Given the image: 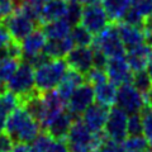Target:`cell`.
<instances>
[{"label": "cell", "mask_w": 152, "mask_h": 152, "mask_svg": "<svg viewBox=\"0 0 152 152\" xmlns=\"http://www.w3.org/2000/svg\"><path fill=\"white\" fill-rule=\"evenodd\" d=\"M41 124L28 113L22 105H19L8 117L5 132L12 137L14 143H32L37 134L41 132Z\"/></svg>", "instance_id": "obj_1"}, {"label": "cell", "mask_w": 152, "mask_h": 152, "mask_svg": "<svg viewBox=\"0 0 152 152\" xmlns=\"http://www.w3.org/2000/svg\"><path fill=\"white\" fill-rule=\"evenodd\" d=\"M104 137V132L94 133L85 126L81 118H75L66 136V143L70 152H94Z\"/></svg>", "instance_id": "obj_2"}, {"label": "cell", "mask_w": 152, "mask_h": 152, "mask_svg": "<svg viewBox=\"0 0 152 152\" xmlns=\"http://www.w3.org/2000/svg\"><path fill=\"white\" fill-rule=\"evenodd\" d=\"M69 66L64 58H50L34 69V84L38 93L53 90L60 84Z\"/></svg>", "instance_id": "obj_3"}, {"label": "cell", "mask_w": 152, "mask_h": 152, "mask_svg": "<svg viewBox=\"0 0 152 152\" xmlns=\"http://www.w3.org/2000/svg\"><path fill=\"white\" fill-rule=\"evenodd\" d=\"M7 90L15 94L20 99V103L23 99L37 93L34 84V67L24 61H20L17 70L7 81Z\"/></svg>", "instance_id": "obj_4"}, {"label": "cell", "mask_w": 152, "mask_h": 152, "mask_svg": "<svg viewBox=\"0 0 152 152\" xmlns=\"http://www.w3.org/2000/svg\"><path fill=\"white\" fill-rule=\"evenodd\" d=\"M93 47L100 50L108 58L118 56H126V47L121 39L117 23H109L104 29L94 38Z\"/></svg>", "instance_id": "obj_5"}, {"label": "cell", "mask_w": 152, "mask_h": 152, "mask_svg": "<svg viewBox=\"0 0 152 152\" xmlns=\"http://www.w3.org/2000/svg\"><path fill=\"white\" fill-rule=\"evenodd\" d=\"M115 105L124 110L128 115L140 113L142 108L146 105L145 94L138 91L132 83L119 85L117 89Z\"/></svg>", "instance_id": "obj_6"}, {"label": "cell", "mask_w": 152, "mask_h": 152, "mask_svg": "<svg viewBox=\"0 0 152 152\" xmlns=\"http://www.w3.org/2000/svg\"><path fill=\"white\" fill-rule=\"evenodd\" d=\"M3 24L8 29L12 39L17 42H22L38 26L34 20L27 17L20 9H15L13 13L4 17Z\"/></svg>", "instance_id": "obj_7"}, {"label": "cell", "mask_w": 152, "mask_h": 152, "mask_svg": "<svg viewBox=\"0 0 152 152\" xmlns=\"http://www.w3.org/2000/svg\"><path fill=\"white\" fill-rule=\"evenodd\" d=\"M84 5L85 7H83V15L80 24H83L89 32L96 36L110 23V19L100 3L84 4Z\"/></svg>", "instance_id": "obj_8"}, {"label": "cell", "mask_w": 152, "mask_h": 152, "mask_svg": "<svg viewBox=\"0 0 152 152\" xmlns=\"http://www.w3.org/2000/svg\"><path fill=\"white\" fill-rule=\"evenodd\" d=\"M94 102V86L85 81L74 90V93L66 102V108H67V112H70L75 118H79L85 112V109L91 105Z\"/></svg>", "instance_id": "obj_9"}, {"label": "cell", "mask_w": 152, "mask_h": 152, "mask_svg": "<svg viewBox=\"0 0 152 152\" xmlns=\"http://www.w3.org/2000/svg\"><path fill=\"white\" fill-rule=\"evenodd\" d=\"M127 121H128V114L124 110H122L121 108H118L117 105H113L109 108L108 118L103 132L109 138L118 142H123L128 136Z\"/></svg>", "instance_id": "obj_10"}, {"label": "cell", "mask_w": 152, "mask_h": 152, "mask_svg": "<svg viewBox=\"0 0 152 152\" xmlns=\"http://www.w3.org/2000/svg\"><path fill=\"white\" fill-rule=\"evenodd\" d=\"M105 72L108 76V80L115 84L117 86L123 84L132 83L133 71L128 65L126 56H118L108 58V62L105 66Z\"/></svg>", "instance_id": "obj_11"}, {"label": "cell", "mask_w": 152, "mask_h": 152, "mask_svg": "<svg viewBox=\"0 0 152 152\" xmlns=\"http://www.w3.org/2000/svg\"><path fill=\"white\" fill-rule=\"evenodd\" d=\"M66 62L70 69L85 75L94 66V48L91 46H75L66 56Z\"/></svg>", "instance_id": "obj_12"}, {"label": "cell", "mask_w": 152, "mask_h": 152, "mask_svg": "<svg viewBox=\"0 0 152 152\" xmlns=\"http://www.w3.org/2000/svg\"><path fill=\"white\" fill-rule=\"evenodd\" d=\"M109 108H105L98 103H93L90 107L85 109V112L81 114V121L85 123V126L91 132L99 133L104 131L105 122L108 118Z\"/></svg>", "instance_id": "obj_13"}, {"label": "cell", "mask_w": 152, "mask_h": 152, "mask_svg": "<svg viewBox=\"0 0 152 152\" xmlns=\"http://www.w3.org/2000/svg\"><path fill=\"white\" fill-rule=\"evenodd\" d=\"M42 99H43L45 104V117L41 122V127L46 129V127L50 124V122L53 119L56 115L62 113L66 108V102L60 96L57 91L53 90H48V91L41 93Z\"/></svg>", "instance_id": "obj_14"}, {"label": "cell", "mask_w": 152, "mask_h": 152, "mask_svg": "<svg viewBox=\"0 0 152 152\" xmlns=\"http://www.w3.org/2000/svg\"><path fill=\"white\" fill-rule=\"evenodd\" d=\"M151 55H152V47L145 42L142 45H138V46L133 47V48L127 50L126 60L128 65H129L131 70L133 72H136V71L147 69Z\"/></svg>", "instance_id": "obj_15"}, {"label": "cell", "mask_w": 152, "mask_h": 152, "mask_svg": "<svg viewBox=\"0 0 152 152\" xmlns=\"http://www.w3.org/2000/svg\"><path fill=\"white\" fill-rule=\"evenodd\" d=\"M117 28L126 50L133 48L146 42V33L142 27L127 24L124 22H117Z\"/></svg>", "instance_id": "obj_16"}, {"label": "cell", "mask_w": 152, "mask_h": 152, "mask_svg": "<svg viewBox=\"0 0 152 152\" xmlns=\"http://www.w3.org/2000/svg\"><path fill=\"white\" fill-rule=\"evenodd\" d=\"M46 42H47V37L45 34V32L42 31L41 28H36L34 31L31 32L29 34L20 42L22 58H27V57H31V56H34V55L43 52Z\"/></svg>", "instance_id": "obj_17"}, {"label": "cell", "mask_w": 152, "mask_h": 152, "mask_svg": "<svg viewBox=\"0 0 152 152\" xmlns=\"http://www.w3.org/2000/svg\"><path fill=\"white\" fill-rule=\"evenodd\" d=\"M83 83H85V75L79 72L74 69H67V71L62 76L60 84L57 85L56 91L64 99L65 102H67V99L71 96V94L74 93V90L80 86Z\"/></svg>", "instance_id": "obj_18"}, {"label": "cell", "mask_w": 152, "mask_h": 152, "mask_svg": "<svg viewBox=\"0 0 152 152\" xmlns=\"http://www.w3.org/2000/svg\"><path fill=\"white\" fill-rule=\"evenodd\" d=\"M74 121L75 117L70 112L64 110L50 122V124L46 127L45 131L48 132L55 140H65Z\"/></svg>", "instance_id": "obj_19"}, {"label": "cell", "mask_w": 152, "mask_h": 152, "mask_svg": "<svg viewBox=\"0 0 152 152\" xmlns=\"http://www.w3.org/2000/svg\"><path fill=\"white\" fill-rule=\"evenodd\" d=\"M74 47L75 45L70 36L61 39H48L45 45L43 53L48 58H64Z\"/></svg>", "instance_id": "obj_20"}, {"label": "cell", "mask_w": 152, "mask_h": 152, "mask_svg": "<svg viewBox=\"0 0 152 152\" xmlns=\"http://www.w3.org/2000/svg\"><path fill=\"white\" fill-rule=\"evenodd\" d=\"M66 9H67V1L66 0H48L41 10L39 23L45 24L47 22L65 18Z\"/></svg>", "instance_id": "obj_21"}, {"label": "cell", "mask_w": 152, "mask_h": 152, "mask_svg": "<svg viewBox=\"0 0 152 152\" xmlns=\"http://www.w3.org/2000/svg\"><path fill=\"white\" fill-rule=\"evenodd\" d=\"M117 89L118 86L112 81H104L102 84L94 86L95 94V103L100 104L105 108H110L115 105V98H117Z\"/></svg>", "instance_id": "obj_22"}, {"label": "cell", "mask_w": 152, "mask_h": 152, "mask_svg": "<svg viewBox=\"0 0 152 152\" xmlns=\"http://www.w3.org/2000/svg\"><path fill=\"white\" fill-rule=\"evenodd\" d=\"M19 105H20V99L12 91L7 90L0 94V133L5 131L8 117Z\"/></svg>", "instance_id": "obj_23"}, {"label": "cell", "mask_w": 152, "mask_h": 152, "mask_svg": "<svg viewBox=\"0 0 152 152\" xmlns=\"http://www.w3.org/2000/svg\"><path fill=\"white\" fill-rule=\"evenodd\" d=\"M71 28L72 26L65 18H61L45 23L42 31L45 32L47 39H61V38H66L70 36Z\"/></svg>", "instance_id": "obj_24"}, {"label": "cell", "mask_w": 152, "mask_h": 152, "mask_svg": "<svg viewBox=\"0 0 152 152\" xmlns=\"http://www.w3.org/2000/svg\"><path fill=\"white\" fill-rule=\"evenodd\" d=\"M131 5L132 0H103V7L113 23L119 22Z\"/></svg>", "instance_id": "obj_25"}, {"label": "cell", "mask_w": 152, "mask_h": 152, "mask_svg": "<svg viewBox=\"0 0 152 152\" xmlns=\"http://www.w3.org/2000/svg\"><path fill=\"white\" fill-rule=\"evenodd\" d=\"M19 62H20L19 60L12 58V57H1L0 58V94L7 91V81L17 70Z\"/></svg>", "instance_id": "obj_26"}, {"label": "cell", "mask_w": 152, "mask_h": 152, "mask_svg": "<svg viewBox=\"0 0 152 152\" xmlns=\"http://www.w3.org/2000/svg\"><path fill=\"white\" fill-rule=\"evenodd\" d=\"M122 146L124 152H150L152 150V147L143 134L127 136L124 141L122 142Z\"/></svg>", "instance_id": "obj_27"}, {"label": "cell", "mask_w": 152, "mask_h": 152, "mask_svg": "<svg viewBox=\"0 0 152 152\" xmlns=\"http://www.w3.org/2000/svg\"><path fill=\"white\" fill-rule=\"evenodd\" d=\"M70 37L75 46H91L94 42V34L80 23L76 26H72Z\"/></svg>", "instance_id": "obj_28"}, {"label": "cell", "mask_w": 152, "mask_h": 152, "mask_svg": "<svg viewBox=\"0 0 152 152\" xmlns=\"http://www.w3.org/2000/svg\"><path fill=\"white\" fill-rule=\"evenodd\" d=\"M47 1L48 0H23L18 9H20L27 17H29L32 20L39 24V14Z\"/></svg>", "instance_id": "obj_29"}, {"label": "cell", "mask_w": 152, "mask_h": 152, "mask_svg": "<svg viewBox=\"0 0 152 152\" xmlns=\"http://www.w3.org/2000/svg\"><path fill=\"white\" fill-rule=\"evenodd\" d=\"M132 85L142 94H146L147 91H150L152 88V80L150 77L148 72H147V70H141V71L133 72Z\"/></svg>", "instance_id": "obj_30"}, {"label": "cell", "mask_w": 152, "mask_h": 152, "mask_svg": "<svg viewBox=\"0 0 152 152\" xmlns=\"http://www.w3.org/2000/svg\"><path fill=\"white\" fill-rule=\"evenodd\" d=\"M83 15V3L81 1H69L66 9L65 19L71 26L79 24Z\"/></svg>", "instance_id": "obj_31"}, {"label": "cell", "mask_w": 152, "mask_h": 152, "mask_svg": "<svg viewBox=\"0 0 152 152\" xmlns=\"http://www.w3.org/2000/svg\"><path fill=\"white\" fill-rule=\"evenodd\" d=\"M142 117V126H143V133L145 138L148 141L150 146L152 147V108L150 105H146L142 108V110L140 112Z\"/></svg>", "instance_id": "obj_32"}, {"label": "cell", "mask_w": 152, "mask_h": 152, "mask_svg": "<svg viewBox=\"0 0 152 152\" xmlns=\"http://www.w3.org/2000/svg\"><path fill=\"white\" fill-rule=\"evenodd\" d=\"M143 133V126H142V117L140 113L128 115L127 121V134L128 136H141Z\"/></svg>", "instance_id": "obj_33"}, {"label": "cell", "mask_w": 152, "mask_h": 152, "mask_svg": "<svg viewBox=\"0 0 152 152\" xmlns=\"http://www.w3.org/2000/svg\"><path fill=\"white\" fill-rule=\"evenodd\" d=\"M119 22H124L127 24H132V26H137V27H142L143 28V22H145V17L142 14L134 9L132 5L128 8V10L124 13V15L121 19Z\"/></svg>", "instance_id": "obj_34"}, {"label": "cell", "mask_w": 152, "mask_h": 152, "mask_svg": "<svg viewBox=\"0 0 152 152\" xmlns=\"http://www.w3.org/2000/svg\"><path fill=\"white\" fill-rule=\"evenodd\" d=\"M108 80L107 72L104 69H98V67H91L86 74H85V81H88L89 84H91L93 86L102 84Z\"/></svg>", "instance_id": "obj_35"}, {"label": "cell", "mask_w": 152, "mask_h": 152, "mask_svg": "<svg viewBox=\"0 0 152 152\" xmlns=\"http://www.w3.org/2000/svg\"><path fill=\"white\" fill-rule=\"evenodd\" d=\"M53 140L55 138L47 131H41L37 134L36 138L33 140L32 146L34 147V150L37 152H45L47 150V147L52 143V141H53Z\"/></svg>", "instance_id": "obj_36"}, {"label": "cell", "mask_w": 152, "mask_h": 152, "mask_svg": "<svg viewBox=\"0 0 152 152\" xmlns=\"http://www.w3.org/2000/svg\"><path fill=\"white\" fill-rule=\"evenodd\" d=\"M94 152H124V151H123L122 142L114 141L105 136Z\"/></svg>", "instance_id": "obj_37"}, {"label": "cell", "mask_w": 152, "mask_h": 152, "mask_svg": "<svg viewBox=\"0 0 152 152\" xmlns=\"http://www.w3.org/2000/svg\"><path fill=\"white\" fill-rule=\"evenodd\" d=\"M132 7L145 18L152 15V0H132Z\"/></svg>", "instance_id": "obj_38"}, {"label": "cell", "mask_w": 152, "mask_h": 152, "mask_svg": "<svg viewBox=\"0 0 152 152\" xmlns=\"http://www.w3.org/2000/svg\"><path fill=\"white\" fill-rule=\"evenodd\" d=\"M14 146V141L7 132L0 133V152H10Z\"/></svg>", "instance_id": "obj_39"}, {"label": "cell", "mask_w": 152, "mask_h": 152, "mask_svg": "<svg viewBox=\"0 0 152 152\" xmlns=\"http://www.w3.org/2000/svg\"><path fill=\"white\" fill-rule=\"evenodd\" d=\"M45 152H70L65 140H53Z\"/></svg>", "instance_id": "obj_40"}, {"label": "cell", "mask_w": 152, "mask_h": 152, "mask_svg": "<svg viewBox=\"0 0 152 152\" xmlns=\"http://www.w3.org/2000/svg\"><path fill=\"white\" fill-rule=\"evenodd\" d=\"M94 48V66L93 67H98V69H104L105 70V66H107V62H108V57L103 53L100 50Z\"/></svg>", "instance_id": "obj_41"}, {"label": "cell", "mask_w": 152, "mask_h": 152, "mask_svg": "<svg viewBox=\"0 0 152 152\" xmlns=\"http://www.w3.org/2000/svg\"><path fill=\"white\" fill-rule=\"evenodd\" d=\"M15 10L14 0H0V12L4 14V17Z\"/></svg>", "instance_id": "obj_42"}, {"label": "cell", "mask_w": 152, "mask_h": 152, "mask_svg": "<svg viewBox=\"0 0 152 152\" xmlns=\"http://www.w3.org/2000/svg\"><path fill=\"white\" fill-rule=\"evenodd\" d=\"M10 41H12V37H10V34H9L8 29L5 28V26H4L3 23H0V50L4 48Z\"/></svg>", "instance_id": "obj_43"}, {"label": "cell", "mask_w": 152, "mask_h": 152, "mask_svg": "<svg viewBox=\"0 0 152 152\" xmlns=\"http://www.w3.org/2000/svg\"><path fill=\"white\" fill-rule=\"evenodd\" d=\"M10 152H37L34 150V147L29 143H22V142H18V143H14L13 148Z\"/></svg>", "instance_id": "obj_44"}, {"label": "cell", "mask_w": 152, "mask_h": 152, "mask_svg": "<svg viewBox=\"0 0 152 152\" xmlns=\"http://www.w3.org/2000/svg\"><path fill=\"white\" fill-rule=\"evenodd\" d=\"M143 31L146 34H152V15L145 18L143 22Z\"/></svg>", "instance_id": "obj_45"}, {"label": "cell", "mask_w": 152, "mask_h": 152, "mask_svg": "<svg viewBox=\"0 0 152 152\" xmlns=\"http://www.w3.org/2000/svg\"><path fill=\"white\" fill-rule=\"evenodd\" d=\"M145 99H146V104H147V105H150L152 108V88H151L150 91H147L145 94Z\"/></svg>", "instance_id": "obj_46"}, {"label": "cell", "mask_w": 152, "mask_h": 152, "mask_svg": "<svg viewBox=\"0 0 152 152\" xmlns=\"http://www.w3.org/2000/svg\"><path fill=\"white\" fill-rule=\"evenodd\" d=\"M147 72H148V75H150V77H151V80H152V55H151V58H150V62H148V65H147Z\"/></svg>", "instance_id": "obj_47"}, {"label": "cell", "mask_w": 152, "mask_h": 152, "mask_svg": "<svg viewBox=\"0 0 152 152\" xmlns=\"http://www.w3.org/2000/svg\"><path fill=\"white\" fill-rule=\"evenodd\" d=\"M83 4H98V3H103V0H81Z\"/></svg>", "instance_id": "obj_48"}, {"label": "cell", "mask_w": 152, "mask_h": 152, "mask_svg": "<svg viewBox=\"0 0 152 152\" xmlns=\"http://www.w3.org/2000/svg\"><path fill=\"white\" fill-rule=\"evenodd\" d=\"M22 1H23V0H14V5H15V9H18L19 7H20Z\"/></svg>", "instance_id": "obj_49"}, {"label": "cell", "mask_w": 152, "mask_h": 152, "mask_svg": "<svg viewBox=\"0 0 152 152\" xmlns=\"http://www.w3.org/2000/svg\"><path fill=\"white\" fill-rule=\"evenodd\" d=\"M3 19H4V14L0 12V23H3Z\"/></svg>", "instance_id": "obj_50"}, {"label": "cell", "mask_w": 152, "mask_h": 152, "mask_svg": "<svg viewBox=\"0 0 152 152\" xmlns=\"http://www.w3.org/2000/svg\"><path fill=\"white\" fill-rule=\"evenodd\" d=\"M66 1H67V3L69 1H81V0H66Z\"/></svg>", "instance_id": "obj_51"}, {"label": "cell", "mask_w": 152, "mask_h": 152, "mask_svg": "<svg viewBox=\"0 0 152 152\" xmlns=\"http://www.w3.org/2000/svg\"><path fill=\"white\" fill-rule=\"evenodd\" d=\"M150 152H152V150H151V151H150Z\"/></svg>", "instance_id": "obj_52"}]
</instances>
